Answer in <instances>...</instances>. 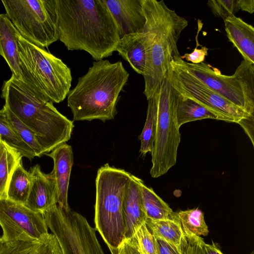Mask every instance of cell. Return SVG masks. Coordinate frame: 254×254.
<instances>
[{
  "label": "cell",
  "mask_w": 254,
  "mask_h": 254,
  "mask_svg": "<svg viewBox=\"0 0 254 254\" xmlns=\"http://www.w3.org/2000/svg\"><path fill=\"white\" fill-rule=\"evenodd\" d=\"M59 40L96 61L112 56L120 40L117 25L103 0H55Z\"/></svg>",
  "instance_id": "obj_1"
},
{
  "label": "cell",
  "mask_w": 254,
  "mask_h": 254,
  "mask_svg": "<svg viewBox=\"0 0 254 254\" xmlns=\"http://www.w3.org/2000/svg\"><path fill=\"white\" fill-rule=\"evenodd\" d=\"M141 2L146 19L143 33L147 53L143 93L148 100L166 77L170 63L182 59L177 42L188 22L163 0Z\"/></svg>",
  "instance_id": "obj_2"
},
{
  "label": "cell",
  "mask_w": 254,
  "mask_h": 254,
  "mask_svg": "<svg viewBox=\"0 0 254 254\" xmlns=\"http://www.w3.org/2000/svg\"><path fill=\"white\" fill-rule=\"evenodd\" d=\"M1 97L4 105L34 132L44 154L70 139L73 122L24 81L11 75L3 82Z\"/></svg>",
  "instance_id": "obj_3"
},
{
  "label": "cell",
  "mask_w": 254,
  "mask_h": 254,
  "mask_svg": "<svg viewBox=\"0 0 254 254\" xmlns=\"http://www.w3.org/2000/svg\"><path fill=\"white\" fill-rule=\"evenodd\" d=\"M129 74L121 61L107 60L93 62L87 72L78 79L67 96L74 121L113 119L117 113L119 94Z\"/></svg>",
  "instance_id": "obj_4"
},
{
  "label": "cell",
  "mask_w": 254,
  "mask_h": 254,
  "mask_svg": "<svg viewBox=\"0 0 254 254\" xmlns=\"http://www.w3.org/2000/svg\"><path fill=\"white\" fill-rule=\"evenodd\" d=\"M131 175L124 169L106 164L97 171L95 180V229L111 254H118L125 239L123 206Z\"/></svg>",
  "instance_id": "obj_5"
},
{
  "label": "cell",
  "mask_w": 254,
  "mask_h": 254,
  "mask_svg": "<svg viewBox=\"0 0 254 254\" xmlns=\"http://www.w3.org/2000/svg\"><path fill=\"white\" fill-rule=\"evenodd\" d=\"M22 81L53 103H59L70 90V68L44 48L17 36Z\"/></svg>",
  "instance_id": "obj_6"
},
{
  "label": "cell",
  "mask_w": 254,
  "mask_h": 254,
  "mask_svg": "<svg viewBox=\"0 0 254 254\" xmlns=\"http://www.w3.org/2000/svg\"><path fill=\"white\" fill-rule=\"evenodd\" d=\"M176 96L167 75L158 88L156 131L150 171L154 178L166 174L177 162L181 134L177 118Z\"/></svg>",
  "instance_id": "obj_7"
},
{
  "label": "cell",
  "mask_w": 254,
  "mask_h": 254,
  "mask_svg": "<svg viewBox=\"0 0 254 254\" xmlns=\"http://www.w3.org/2000/svg\"><path fill=\"white\" fill-rule=\"evenodd\" d=\"M6 14L20 34L44 48L59 40L55 0H2Z\"/></svg>",
  "instance_id": "obj_8"
},
{
  "label": "cell",
  "mask_w": 254,
  "mask_h": 254,
  "mask_svg": "<svg viewBox=\"0 0 254 254\" xmlns=\"http://www.w3.org/2000/svg\"><path fill=\"white\" fill-rule=\"evenodd\" d=\"M209 88L243 109L254 113V64L243 60L232 75L222 74L216 67L203 62L194 64L181 59L177 62Z\"/></svg>",
  "instance_id": "obj_9"
},
{
  "label": "cell",
  "mask_w": 254,
  "mask_h": 254,
  "mask_svg": "<svg viewBox=\"0 0 254 254\" xmlns=\"http://www.w3.org/2000/svg\"><path fill=\"white\" fill-rule=\"evenodd\" d=\"M43 214L63 254H104L95 228L81 214L70 208H61L57 204Z\"/></svg>",
  "instance_id": "obj_10"
},
{
  "label": "cell",
  "mask_w": 254,
  "mask_h": 254,
  "mask_svg": "<svg viewBox=\"0 0 254 254\" xmlns=\"http://www.w3.org/2000/svg\"><path fill=\"white\" fill-rule=\"evenodd\" d=\"M0 226L4 243H36L48 232L43 213L0 196Z\"/></svg>",
  "instance_id": "obj_11"
},
{
  "label": "cell",
  "mask_w": 254,
  "mask_h": 254,
  "mask_svg": "<svg viewBox=\"0 0 254 254\" xmlns=\"http://www.w3.org/2000/svg\"><path fill=\"white\" fill-rule=\"evenodd\" d=\"M167 75L171 85L178 92L232 118L236 123L254 118V115L236 106L192 76L177 62L170 63Z\"/></svg>",
  "instance_id": "obj_12"
},
{
  "label": "cell",
  "mask_w": 254,
  "mask_h": 254,
  "mask_svg": "<svg viewBox=\"0 0 254 254\" xmlns=\"http://www.w3.org/2000/svg\"><path fill=\"white\" fill-rule=\"evenodd\" d=\"M118 28L120 38L143 32L146 19L141 0H103Z\"/></svg>",
  "instance_id": "obj_13"
},
{
  "label": "cell",
  "mask_w": 254,
  "mask_h": 254,
  "mask_svg": "<svg viewBox=\"0 0 254 254\" xmlns=\"http://www.w3.org/2000/svg\"><path fill=\"white\" fill-rule=\"evenodd\" d=\"M31 186L25 205L30 209L43 213L57 203V189L52 175L45 174L37 164L29 171Z\"/></svg>",
  "instance_id": "obj_14"
},
{
  "label": "cell",
  "mask_w": 254,
  "mask_h": 254,
  "mask_svg": "<svg viewBox=\"0 0 254 254\" xmlns=\"http://www.w3.org/2000/svg\"><path fill=\"white\" fill-rule=\"evenodd\" d=\"M54 162L51 174L55 179L57 189V204L65 209L70 208L67 201L70 175L73 164V155L70 145L64 143L45 154Z\"/></svg>",
  "instance_id": "obj_15"
},
{
  "label": "cell",
  "mask_w": 254,
  "mask_h": 254,
  "mask_svg": "<svg viewBox=\"0 0 254 254\" xmlns=\"http://www.w3.org/2000/svg\"><path fill=\"white\" fill-rule=\"evenodd\" d=\"M140 180L139 178L131 175L125 196L123 211L125 226V239L132 238L136 230L145 223L146 220L142 200Z\"/></svg>",
  "instance_id": "obj_16"
},
{
  "label": "cell",
  "mask_w": 254,
  "mask_h": 254,
  "mask_svg": "<svg viewBox=\"0 0 254 254\" xmlns=\"http://www.w3.org/2000/svg\"><path fill=\"white\" fill-rule=\"evenodd\" d=\"M175 91L177 95V118L180 127L186 123L204 119L235 123L232 118L213 109L191 97Z\"/></svg>",
  "instance_id": "obj_17"
},
{
  "label": "cell",
  "mask_w": 254,
  "mask_h": 254,
  "mask_svg": "<svg viewBox=\"0 0 254 254\" xmlns=\"http://www.w3.org/2000/svg\"><path fill=\"white\" fill-rule=\"evenodd\" d=\"M229 41L243 57L254 64V28L241 18L232 15L224 20Z\"/></svg>",
  "instance_id": "obj_18"
},
{
  "label": "cell",
  "mask_w": 254,
  "mask_h": 254,
  "mask_svg": "<svg viewBox=\"0 0 254 254\" xmlns=\"http://www.w3.org/2000/svg\"><path fill=\"white\" fill-rule=\"evenodd\" d=\"M19 32L6 14H0V56L6 62L12 75L22 81L17 36Z\"/></svg>",
  "instance_id": "obj_19"
},
{
  "label": "cell",
  "mask_w": 254,
  "mask_h": 254,
  "mask_svg": "<svg viewBox=\"0 0 254 254\" xmlns=\"http://www.w3.org/2000/svg\"><path fill=\"white\" fill-rule=\"evenodd\" d=\"M116 51L130 65L137 73L145 74L147 63V53L143 33L126 35L120 39Z\"/></svg>",
  "instance_id": "obj_20"
},
{
  "label": "cell",
  "mask_w": 254,
  "mask_h": 254,
  "mask_svg": "<svg viewBox=\"0 0 254 254\" xmlns=\"http://www.w3.org/2000/svg\"><path fill=\"white\" fill-rule=\"evenodd\" d=\"M140 187L144 211L146 219L152 220L178 218L167 203L163 200L151 188L147 187L140 179Z\"/></svg>",
  "instance_id": "obj_21"
},
{
  "label": "cell",
  "mask_w": 254,
  "mask_h": 254,
  "mask_svg": "<svg viewBox=\"0 0 254 254\" xmlns=\"http://www.w3.org/2000/svg\"><path fill=\"white\" fill-rule=\"evenodd\" d=\"M183 229V236L178 247L154 237L159 254H203V246L205 244L203 239Z\"/></svg>",
  "instance_id": "obj_22"
},
{
  "label": "cell",
  "mask_w": 254,
  "mask_h": 254,
  "mask_svg": "<svg viewBox=\"0 0 254 254\" xmlns=\"http://www.w3.org/2000/svg\"><path fill=\"white\" fill-rule=\"evenodd\" d=\"M145 224L154 237L162 239L176 247L180 245L184 231L178 218L160 220L147 218Z\"/></svg>",
  "instance_id": "obj_23"
},
{
  "label": "cell",
  "mask_w": 254,
  "mask_h": 254,
  "mask_svg": "<svg viewBox=\"0 0 254 254\" xmlns=\"http://www.w3.org/2000/svg\"><path fill=\"white\" fill-rule=\"evenodd\" d=\"M31 186V175L24 169L22 160L11 177L7 190V197L14 202L25 205Z\"/></svg>",
  "instance_id": "obj_24"
},
{
  "label": "cell",
  "mask_w": 254,
  "mask_h": 254,
  "mask_svg": "<svg viewBox=\"0 0 254 254\" xmlns=\"http://www.w3.org/2000/svg\"><path fill=\"white\" fill-rule=\"evenodd\" d=\"M159 88V87H158ZM158 88L148 100L146 119L141 134L140 152L144 156L148 152H152L155 138L157 111Z\"/></svg>",
  "instance_id": "obj_25"
},
{
  "label": "cell",
  "mask_w": 254,
  "mask_h": 254,
  "mask_svg": "<svg viewBox=\"0 0 254 254\" xmlns=\"http://www.w3.org/2000/svg\"><path fill=\"white\" fill-rule=\"evenodd\" d=\"M0 138L8 146L19 152L23 157L31 161L36 155L33 150L14 131L8 122L5 109L0 110Z\"/></svg>",
  "instance_id": "obj_26"
},
{
  "label": "cell",
  "mask_w": 254,
  "mask_h": 254,
  "mask_svg": "<svg viewBox=\"0 0 254 254\" xmlns=\"http://www.w3.org/2000/svg\"><path fill=\"white\" fill-rule=\"evenodd\" d=\"M23 156L14 148L5 143L0 158V196L7 197V190L11 177Z\"/></svg>",
  "instance_id": "obj_27"
},
{
  "label": "cell",
  "mask_w": 254,
  "mask_h": 254,
  "mask_svg": "<svg viewBox=\"0 0 254 254\" xmlns=\"http://www.w3.org/2000/svg\"><path fill=\"white\" fill-rule=\"evenodd\" d=\"M3 106L5 109L7 120L17 135L33 150L36 156L40 157L44 154L34 132L6 106L4 105Z\"/></svg>",
  "instance_id": "obj_28"
},
{
  "label": "cell",
  "mask_w": 254,
  "mask_h": 254,
  "mask_svg": "<svg viewBox=\"0 0 254 254\" xmlns=\"http://www.w3.org/2000/svg\"><path fill=\"white\" fill-rule=\"evenodd\" d=\"M177 213L183 229L199 237L208 235L209 231L203 213L198 208L180 211Z\"/></svg>",
  "instance_id": "obj_29"
},
{
  "label": "cell",
  "mask_w": 254,
  "mask_h": 254,
  "mask_svg": "<svg viewBox=\"0 0 254 254\" xmlns=\"http://www.w3.org/2000/svg\"><path fill=\"white\" fill-rule=\"evenodd\" d=\"M134 237L141 254H159L155 237L145 223L136 230Z\"/></svg>",
  "instance_id": "obj_30"
},
{
  "label": "cell",
  "mask_w": 254,
  "mask_h": 254,
  "mask_svg": "<svg viewBox=\"0 0 254 254\" xmlns=\"http://www.w3.org/2000/svg\"><path fill=\"white\" fill-rule=\"evenodd\" d=\"M207 4L215 16L224 20L239 10L237 0H210Z\"/></svg>",
  "instance_id": "obj_31"
},
{
  "label": "cell",
  "mask_w": 254,
  "mask_h": 254,
  "mask_svg": "<svg viewBox=\"0 0 254 254\" xmlns=\"http://www.w3.org/2000/svg\"><path fill=\"white\" fill-rule=\"evenodd\" d=\"M30 254H63V253L56 236L48 233L36 243Z\"/></svg>",
  "instance_id": "obj_32"
},
{
  "label": "cell",
  "mask_w": 254,
  "mask_h": 254,
  "mask_svg": "<svg viewBox=\"0 0 254 254\" xmlns=\"http://www.w3.org/2000/svg\"><path fill=\"white\" fill-rule=\"evenodd\" d=\"M37 243H4L0 250V254H30Z\"/></svg>",
  "instance_id": "obj_33"
},
{
  "label": "cell",
  "mask_w": 254,
  "mask_h": 254,
  "mask_svg": "<svg viewBox=\"0 0 254 254\" xmlns=\"http://www.w3.org/2000/svg\"><path fill=\"white\" fill-rule=\"evenodd\" d=\"M208 50L206 47H202L200 49H197L196 47L191 53L185 54L181 56V58L183 60L186 59L192 64H199L203 62L205 57L208 55Z\"/></svg>",
  "instance_id": "obj_34"
},
{
  "label": "cell",
  "mask_w": 254,
  "mask_h": 254,
  "mask_svg": "<svg viewBox=\"0 0 254 254\" xmlns=\"http://www.w3.org/2000/svg\"><path fill=\"white\" fill-rule=\"evenodd\" d=\"M118 254H141L134 236L123 241L119 248Z\"/></svg>",
  "instance_id": "obj_35"
},
{
  "label": "cell",
  "mask_w": 254,
  "mask_h": 254,
  "mask_svg": "<svg viewBox=\"0 0 254 254\" xmlns=\"http://www.w3.org/2000/svg\"><path fill=\"white\" fill-rule=\"evenodd\" d=\"M239 10H242L253 13L254 12V0H237Z\"/></svg>",
  "instance_id": "obj_36"
},
{
  "label": "cell",
  "mask_w": 254,
  "mask_h": 254,
  "mask_svg": "<svg viewBox=\"0 0 254 254\" xmlns=\"http://www.w3.org/2000/svg\"><path fill=\"white\" fill-rule=\"evenodd\" d=\"M203 254H223L218 247L213 242L211 245L205 244Z\"/></svg>",
  "instance_id": "obj_37"
},
{
  "label": "cell",
  "mask_w": 254,
  "mask_h": 254,
  "mask_svg": "<svg viewBox=\"0 0 254 254\" xmlns=\"http://www.w3.org/2000/svg\"><path fill=\"white\" fill-rule=\"evenodd\" d=\"M5 142L0 138V155H1L4 151Z\"/></svg>",
  "instance_id": "obj_38"
},
{
  "label": "cell",
  "mask_w": 254,
  "mask_h": 254,
  "mask_svg": "<svg viewBox=\"0 0 254 254\" xmlns=\"http://www.w3.org/2000/svg\"><path fill=\"white\" fill-rule=\"evenodd\" d=\"M4 243L3 242V240H2V238H1V237H0V249H1V248H2V246H3V244H4Z\"/></svg>",
  "instance_id": "obj_39"
}]
</instances>
